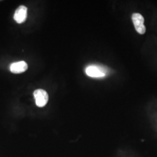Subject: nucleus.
Wrapping results in <instances>:
<instances>
[{
	"mask_svg": "<svg viewBox=\"0 0 157 157\" xmlns=\"http://www.w3.org/2000/svg\"><path fill=\"white\" fill-rule=\"evenodd\" d=\"M108 69L99 65H90L87 67L85 72L87 76L93 78H102L109 74Z\"/></svg>",
	"mask_w": 157,
	"mask_h": 157,
	"instance_id": "obj_1",
	"label": "nucleus"
},
{
	"mask_svg": "<svg viewBox=\"0 0 157 157\" xmlns=\"http://www.w3.org/2000/svg\"><path fill=\"white\" fill-rule=\"evenodd\" d=\"M33 95L37 107H44L48 101V93L44 90L37 89L35 90Z\"/></svg>",
	"mask_w": 157,
	"mask_h": 157,
	"instance_id": "obj_2",
	"label": "nucleus"
},
{
	"mask_svg": "<svg viewBox=\"0 0 157 157\" xmlns=\"http://www.w3.org/2000/svg\"><path fill=\"white\" fill-rule=\"evenodd\" d=\"M132 19L136 31L140 34L145 33L146 29L144 25V19L143 17L139 13H135L132 15Z\"/></svg>",
	"mask_w": 157,
	"mask_h": 157,
	"instance_id": "obj_3",
	"label": "nucleus"
},
{
	"mask_svg": "<svg viewBox=\"0 0 157 157\" xmlns=\"http://www.w3.org/2000/svg\"><path fill=\"white\" fill-rule=\"evenodd\" d=\"M28 8L25 6H19L15 11L13 18L17 23L24 22L27 18Z\"/></svg>",
	"mask_w": 157,
	"mask_h": 157,
	"instance_id": "obj_4",
	"label": "nucleus"
},
{
	"mask_svg": "<svg viewBox=\"0 0 157 157\" xmlns=\"http://www.w3.org/2000/svg\"><path fill=\"white\" fill-rule=\"evenodd\" d=\"M28 64L25 61L12 63L10 65V71L12 73L18 74L25 72L28 69Z\"/></svg>",
	"mask_w": 157,
	"mask_h": 157,
	"instance_id": "obj_5",
	"label": "nucleus"
}]
</instances>
